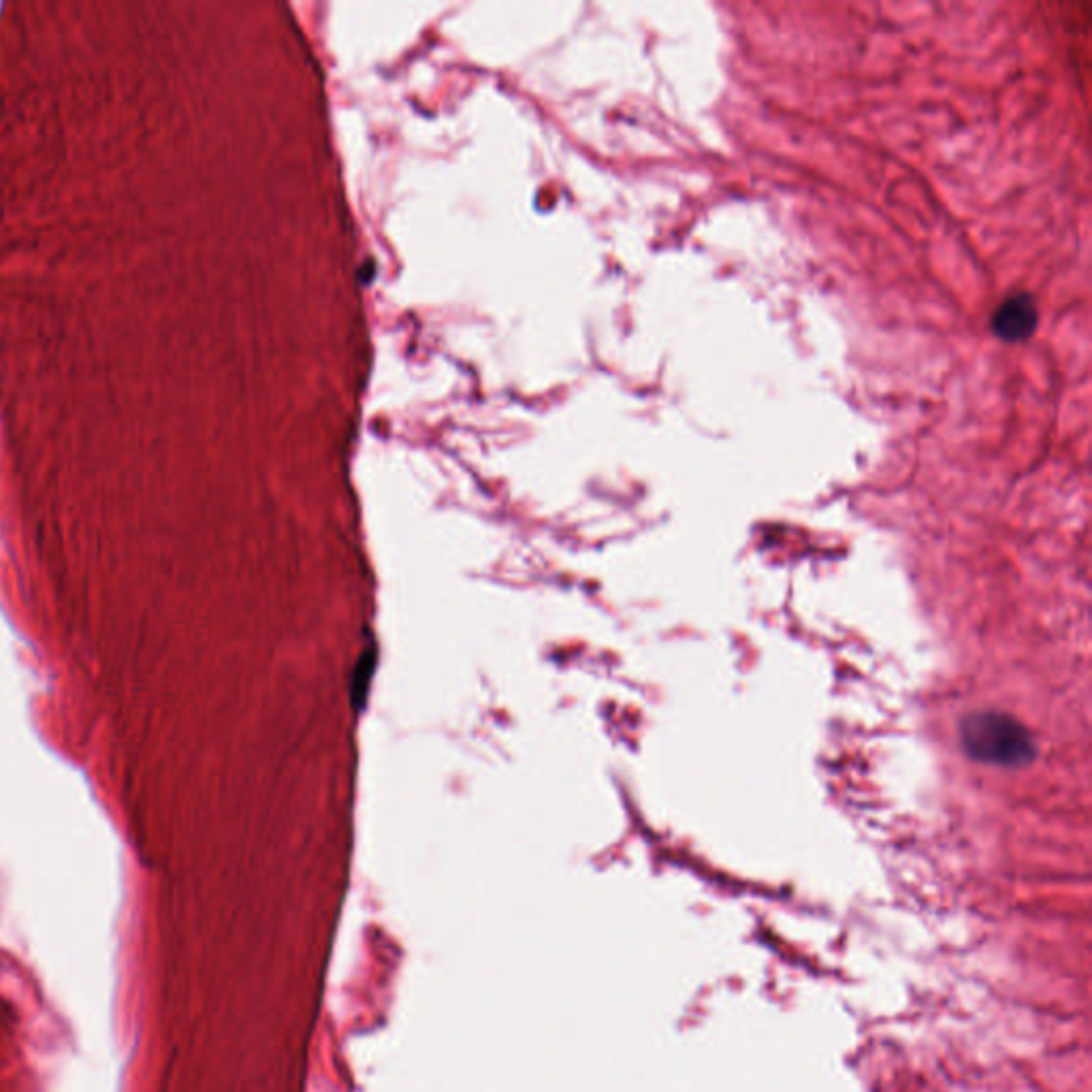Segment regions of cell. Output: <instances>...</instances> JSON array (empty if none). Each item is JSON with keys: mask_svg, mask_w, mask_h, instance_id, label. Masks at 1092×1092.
I'll use <instances>...</instances> for the list:
<instances>
[{"mask_svg": "<svg viewBox=\"0 0 1092 1092\" xmlns=\"http://www.w3.org/2000/svg\"><path fill=\"white\" fill-rule=\"evenodd\" d=\"M961 743L971 760L1001 768H1020L1038 755L1028 727L1001 711L969 713L961 721Z\"/></svg>", "mask_w": 1092, "mask_h": 1092, "instance_id": "1", "label": "cell"}, {"mask_svg": "<svg viewBox=\"0 0 1092 1092\" xmlns=\"http://www.w3.org/2000/svg\"><path fill=\"white\" fill-rule=\"evenodd\" d=\"M992 333L1007 344L1026 342L1040 327V307L1032 295L1016 293L1007 297L990 318Z\"/></svg>", "mask_w": 1092, "mask_h": 1092, "instance_id": "2", "label": "cell"}]
</instances>
